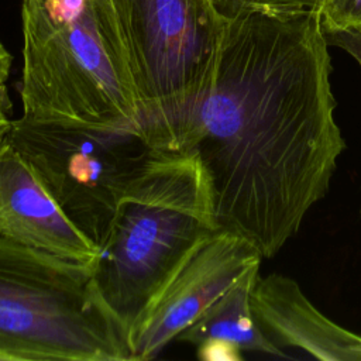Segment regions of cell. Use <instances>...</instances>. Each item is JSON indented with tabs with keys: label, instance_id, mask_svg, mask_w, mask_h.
<instances>
[{
	"label": "cell",
	"instance_id": "6da1fadb",
	"mask_svg": "<svg viewBox=\"0 0 361 361\" xmlns=\"http://www.w3.org/2000/svg\"><path fill=\"white\" fill-rule=\"evenodd\" d=\"M327 45L316 10L226 17L192 94L142 126L158 149L200 161L219 227L251 241L262 258L326 196L345 148Z\"/></svg>",
	"mask_w": 361,
	"mask_h": 361
},
{
	"label": "cell",
	"instance_id": "7c38bea8",
	"mask_svg": "<svg viewBox=\"0 0 361 361\" xmlns=\"http://www.w3.org/2000/svg\"><path fill=\"white\" fill-rule=\"evenodd\" d=\"M317 13L323 31H361V0H322Z\"/></svg>",
	"mask_w": 361,
	"mask_h": 361
},
{
	"label": "cell",
	"instance_id": "277c9868",
	"mask_svg": "<svg viewBox=\"0 0 361 361\" xmlns=\"http://www.w3.org/2000/svg\"><path fill=\"white\" fill-rule=\"evenodd\" d=\"M133 361L128 334L104 305L93 264L0 233V361Z\"/></svg>",
	"mask_w": 361,
	"mask_h": 361
},
{
	"label": "cell",
	"instance_id": "5b68a950",
	"mask_svg": "<svg viewBox=\"0 0 361 361\" xmlns=\"http://www.w3.org/2000/svg\"><path fill=\"white\" fill-rule=\"evenodd\" d=\"M8 141L97 248L120 202L161 152L142 126L27 114L13 120Z\"/></svg>",
	"mask_w": 361,
	"mask_h": 361
},
{
	"label": "cell",
	"instance_id": "ba28073f",
	"mask_svg": "<svg viewBox=\"0 0 361 361\" xmlns=\"http://www.w3.org/2000/svg\"><path fill=\"white\" fill-rule=\"evenodd\" d=\"M0 233L72 261L93 264L99 255L10 141L0 149Z\"/></svg>",
	"mask_w": 361,
	"mask_h": 361
},
{
	"label": "cell",
	"instance_id": "8fae6325",
	"mask_svg": "<svg viewBox=\"0 0 361 361\" xmlns=\"http://www.w3.org/2000/svg\"><path fill=\"white\" fill-rule=\"evenodd\" d=\"M217 10L224 17H231L241 11L262 10L274 13H293L319 10L322 0H213Z\"/></svg>",
	"mask_w": 361,
	"mask_h": 361
},
{
	"label": "cell",
	"instance_id": "9c48e42d",
	"mask_svg": "<svg viewBox=\"0 0 361 361\" xmlns=\"http://www.w3.org/2000/svg\"><path fill=\"white\" fill-rule=\"evenodd\" d=\"M251 309L262 333L281 350L299 348L324 361H361V336L324 316L289 276L258 275Z\"/></svg>",
	"mask_w": 361,
	"mask_h": 361
},
{
	"label": "cell",
	"instance_id": "30bf717a",
	"mask_svg": "<svg viewBox=\"0 0 361 361\" xmlns=\"http://www.w3.org/2000/svg\"><path fill=\"white\" fill-rule=\"evenodd\" d=\"M258 275L259 264L250 267L176 340L196 347L204 343H223L240 351L283 357V351L262 333L251 309V292Z\"/></svg>",
	"mask_w": 361,
	"mask_h": 361
},
{
	"label": "cell",
	"instance_id": "8992f818",
	"mask_svg": "<svg viewBox=\"0 0 361 361\" xmlns=\"http://www.w3.org/2000/svg\"><path fill=\"white\" fill-rule=\"evenodd\" d=\"M141 97L142 126L176 110L210 66L226 17L213 0H110Z\"/></svg>",
	"mask_w": 361,
	"mask_h": 361
},
{
	"label": "cell",
	"instance_id": "52a82bcc",
	"mask_svg": "<svg viewBox=\"0 0 361 361\" xmlns=\"http://www.w3.org/2000/svg\"><path fill=\"white\" fill-rule=\"evenodd\" d=\"M262 255L247 238L217 228L207 234L172 274L128 340L133 361L151 360L188 329Z\"/></svg>",
	"mask_w": 361,
	"mask_h": 361
},
{
	"label": "cell",
	"instance_id": "5bb4252c",
	"mask_svg": "<svg viewBox=\"0 0 361 361\" xmlns=\"http://www.w3.org/2000/svg\"><path fill=\"white\" fill-rule=\"evenodd\" d=\"M324 37L329 45H334L344 49L361 66V31L327 30L324 31Z\"/></svg>",
	"mask_w": 361,
	"mask_h": 361
},
{
	"label": "cell",
	"instance_id": "3957f363",
	"mask_svg": "<svg viewBox=\"0 0 361 361\" xmlns=\"http://www.w3.org/2000/svg\"><path fill=\"white\" fill-rule=\"evenodd\" d=\"M217 228L200 161L161 151L120 202L93 262L97 292L128 336L178 267Z\"/></svg>",
	"mask_w": 361,
	"mask_h": 361
},
{
	"label": "cell",
	"instance_id": "4fadbf2b",
	"mask_svg": "<svg viewBox=\"0 0 361 361\" xmlns=\"http://www.w3.org/2000/svg\"><path fill=\"white\" fill-rule=\"evenodd\" d=\"M13 56L0 42V149L8 142L13 130L11 103L7 90V79L11 69Z\"/></svg>",
	"mask_w": 361,
	"mask_h": 361
},
{
	"label": "cell",
	"instance_id": "7a4b0ae2",
	"mask_svg": "<svg viewBox=\"0 0 361 361\" xmlns=\"http://www.w3.org/2000/svg\"><path fill=\"white\" fill-rule=\"evenodd\" d=\"M23 114L142 126L110 0H23Z\"/></svg>",
	"mask_w": 361,
	"mask_h": 361
}]
</instances>
